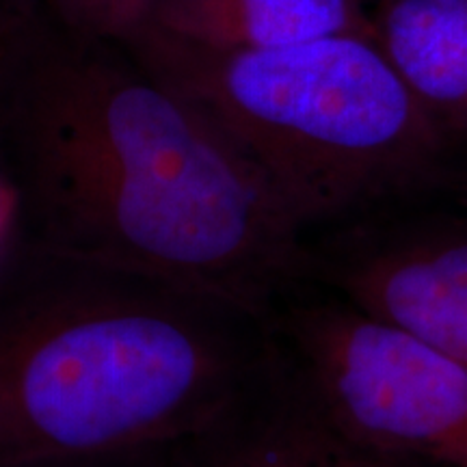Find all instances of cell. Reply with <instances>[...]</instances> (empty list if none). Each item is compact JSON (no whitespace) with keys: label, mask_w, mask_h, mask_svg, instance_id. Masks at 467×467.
<instances>
[{"label":"cell","mask_w":467,"mask_h":467,"mask_svg":"<svg viewBox=\"0 0 467 467\" xmlns=\"http://www.w3.org/2000/svg\"><path fill=\"white\" fill-rule=\"evenodd\" d=\"M39 9V0H0V37Z\"/></svg>","instance_id":"12"},{"label":"cell","mask_w":467,"mask_h":467,"mask_svg":"<svg viewBox=\"0 0 467 467\" xmlns=\"http://www.w3.org/2000/svg\"><path fill=\"white\" fill-rule=\"evenodd\" d=\"M124 46L265 169L307 232L429 189L457 143L372 33L219 50L145 26Z\"/></svg>","instance_id":"3"},{"label":"cell","mask_w":467,"mask_h":467,"mask_svg":"<svg viewBox=\"0 0 467 467\" xmlns=\"http://www.w3.org/2000/svg\"><path fill=\"white\" fill-rule=\"evenodd\" d=\"M169 467H424L348 440L317 411L279 364L192 440L162 451Z\"/></svg>","instance_id":"6"},{"label":"cell","mask_w":467,"mask_h":467,"mask_svg":"<svg viewBox=\"0 0 467 467\" xmlns=\"http://www.w3.org/2000/svg\"><path fill=\"white\" fill-rule=\"evenodd\" d=\"M39 5L69 31L126 44L150 25L159 0H39Z\"/></svg>","instance_id":"9"},{"label":"cell","mask_w":467,"mask_h":467,"mask_svg":"<svg viewBox=\"0 0 467 467\" xmlns=\"http://www.w3.org/2000/svg\"><path fill=\"white\" fill-rule=\"evenodd\" d=\"M312 279L467 368V210L355 225L309 244Z\"/></svg>","instance_id":"5"},{"label":"cell","mask_w":467,"mask_h":467,"mask_svg":"<svg viewBox=\"0 0 467 467\" xmlns=\"http://www.w3.org/2000/svg\"><path fill=\"white\" fill-rule=\"evenodd\" d=\"M44 467H169V465L165 457H162V451H151V452L124 454V457L78 461V463H58V465H44Z\"/></svg>","instance_id":"10"},{"label":"cell","mask_w":467,"mask_h":467,"mask_svg":"<svg viewBox=\"0 0 467 467\" xmlns=\"http://www.w3.org/2000/svg\"><path fill=\"white\" fill-rule=\"evenodd\" d=\"M17 241L16 232V206L11 189L0 175V260L7 255V251L14 247Z\"/></svg>","instance_id":"11"},{"label":"cell","mask_w":467,"mask_h":467,"mask_svg":"<svg viewBox=\"0 0 467 467\" xmlns=\"http://www.w3.org/2000/svg\"><path fill=\"white\" fill-rule=\"evenodd\" d=\"M372 35L454 141L467 139V0H375Z\"/></svg>","instance_id":"7"},{"label":"cell","mask_w":467,"mask_h":467,"mask_svg":"<svg viewBox=\"0 0 467 467\" xmlns=\"http://www.w3.org/2000/svg\"><path fill=\"white\" fill-rule=\"evenodd\" d=\"M268 359L266 318L139 268L17 238L0 260V467L192 440Z\"/></svg>","instance_id":"2"},{"label":"cell","mask_w":467,"mask_h":467,"mask_svg":"<svg viewBox=\"0 0 467 467\" xmlns=\"http://www.w3.org/2000/svg\"><path fill=\"white\" fill-rule=\"evenodd\" d=\"M273 353L348 440L424 467H467V368L418 336L306 284L266 318Z\"/></svg>","instance_id":"4"},{"label":"cell","mask_w":467,"mask_h":467,"mask_svg":"<svg viewBox=\"0 0 467 467\" xmlns=\"http://www.w3.org/2000/svg\"><path fill=\"white\" fill-rule=\"evenodd\" d=\"M0 175L25 244L130 266L260 318L307 282L268 173L124 44L39 9L0 37Z\"/></svg>","instance_id":"1"},{"label":"cell","mask_w":467,"mask_h":467,"mask_svg":"<svg viewBox=\"0 0 467 467\" xmlns=\"http://www.w3.org/2000/svg\"><path fill=\"white\" fill-rule=\"evenodd\" d=\"M148 26L219 50L282 48L372 33L366 0H159Z\"/></svg>","instance_id":"8"}]
</instances>
